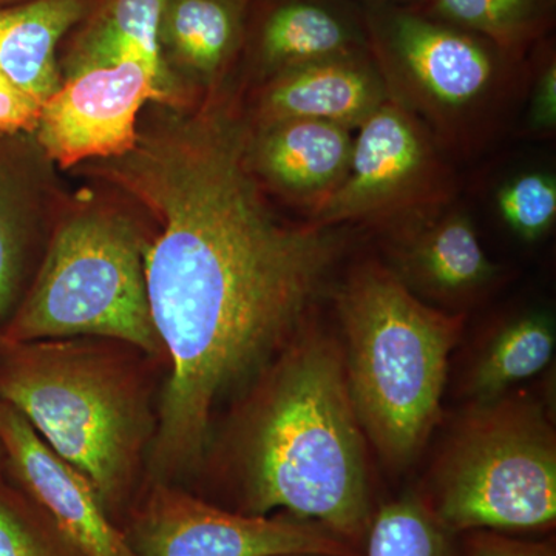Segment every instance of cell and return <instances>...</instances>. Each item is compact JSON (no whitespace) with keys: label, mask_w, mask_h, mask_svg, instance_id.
<instances>
[{"label":"cell","mask_w":556,"mask_h":556,"mask_svg":"<svg viewBox=\"0 0 556 556\" xmlns=\"http://www.w3.org/2000/svg\"><path fill=\"white\" fill-rule=\"evenodd\" d=\"M108 174L159 228L144 276L167 376L144 482L182 484L219 405L316 311L350 229L278 219L249 163V127L219 105L138 137Z\"/></svg>","instance_id":"6da1fadb"},{"label":"cell","mask_w":556,"mask_h":556,"mask_svg":"<svg viewBox=\"0 0 556 556\" xmlns=\"http://www.w3.org/2000/svg\"><path fill=\"white\" fill-rule=\"evenodd\" d=\"M197 495L252 517L285 511L362 551L376 514L371 448L339 336L316 311L260 368L212 430Z\"/></svg>","instance_id":"7a4b0ae2"},{"label":"cell","mask_w":556,"mask_h":556,"mask_svg":"<svg viewBox=\"0 0 556 556\" xmlns=\"http://www.w3.org/2000/svg\"><path fill=\"white\" fill-rule=\"evenodd\" d=\"M155 362L118 340L0 336V401L89 478L118 527L144 484L156 433Z\"/></svg>","instance_id":"3957f363"},{"label":"cell","mask_w":556,"mask_h":556,"mask_svg":"<svg viewBox=\"0 0 556 556\" xmlns=\"http://www.w3.org/2000/svg\"><path fill=\"white\" fill-rule=\"evenodd\" d=\"M332 300L358 422L387 470L404 473L441 420L467 316L427 305L379 257L354 262Z\"/></svg>","instance_id":"277c9868"},{"label":"cell","mask_w":556,"mask_h":556,"mask_svg":"<svg viewBox=\"0 0 556 556\" xmlns=\"http://www.w3.org/2000/svg\"><path fill=\"white\" fill-rule=\"evenodd\" d=\"M364 16L388 98L426 127L448 160L475 159L514 131L532 53H508L420 9H371Z\"/></svg>","instance_id":"5b68a950"},{"label":"cell","mask_w":556,"mask_h":556,"mask_svg":"<svg viewBox=\"0 0 556 556\" xmlns=\"http://www.w3.org/2000/svg\"><path fill=\"white\" fill-rule=\"evenodd\" d=\"M442 526L547 532L556 521V431L546 402L517 390L466 402L419 489Z\"/></svg>","instance_id":"8992f818"},{"label":"cell","mask_w":556,"mask_h":556,"mask_svg":"<svg viewBox=\"0 0 556 556\" xmlns=\"http://www.w3.org/2000/svg\"><path fill=\"white\" fill-rule=\"evenodd\" d=\"M0 336L11 342L118 340L166 362L150 313L144 239L112 215L68 219Z\"/></svg>","instance_id":"52a82bcc"},{"label":"cell","mask_w":556,"mask_h":556,"mask_svg":"<svg viewBox=\"0 0 556 556\" xmlns=\"http://www.w3.org/2000/svg\"><path fill=\"white\" fill-rule=\"evenodd\" d=\"M356 130L345 179L306 217L308 225L371 236L399 218L457 199L452 163L396 101L388 98Z\"/></svg>","instance_id":"ba28073f"},{"label":"cell","mask_w":556,"mask_h":556,"mask_svg":"<svg viewBox=\"0 0 556 556\" xmlns=\"http://www.w3.org/2000/svg\"><path fill=\"white\" fill-rule=\"evenodd\" d=\"M119 529L135 556H362L316 522L239 514L175 482H146Z\"/></svg>","instance_id":"9c48e42d"},{"label":"cell","mask_w":556,"mask_h":556,"mask_svg":"<svg viewBox=\"0 0 556 556\" xmlns=\"http://www.w3.org/2000/svg\"><path fill=\"white\" fill-rule=\"evenodd\" d=\"M371 236L382 249L380 260L405 288L445 313L467 316L506 280L456 200L399 218Z\"/></svg>","instance_id":"30bf717a"},{"label":"cell","mask_w":556,"mask_h":556,"mask_svg":"<svg viewBox=\"0 0 556 556\" xmlns=\"http://www.w3.org/2000/svg\"><path fill=\"white\" fill-rule=\"evenodd\" d=\"M163 83L164 73L142 62L75 70L40 105V148L61 167L126 155L138 142L139 110L163 98Z\"/></svg>","instance_id":"8fae6325"},{"label":"cell","mask_w":556,"mask_h":556,"mask_svg":"<svg viewBox=\"0 0 556 556\" xmlns=\"http://www.w3.org/2000/svg\"><path fill=\"white\" fill-rule=\"evenodd\" d=\"M0 450L5 477L38 504L84 555L135 556L89 478L54 452L31 424L3 401Z\"/></svg>","instance_id":"7c38bea8"},{"label":"cell","mask_w":556,"mask_h":556,"mask_svg":"<svg viewBox=\"0 0 556 556\" xmlns=\"http://www.w3.org/2000/svg\"><path fill=\"white\" fill-rule=\"evenodd\" d=\"M243 49L269 78L287 70L364 53V9L354 0H251Z\"/></svg>","instance_id":"4fadbf2b"},{"label":"cell","mask_w":556,"mask_h":556,"mask_svg":"<svg viewBox=\"0 0 556 556\" xmlns=\"http://www.w3.org/2000/svg\"><path fill=\"white\" fill-rule=\"evenodd\" d=\"M353 142V130L339 124L280 121L249 127V163L260 185L305 207L309 217L345 179Z\"/></svg>","instance_id":"5bb4252c"},{"label":"cell","mask_w":556,"mask_h":556,"mask_svg":"<svg viewBox=\"0 0 556 556\" xmlns=\"http://www.w3.org/2000/svg\"><path fill=\"white\" fill-rule=\"evenodd\" d=\"M387 100L386 83L369 51L311 62L269 78L260 94L258 127L311 119L356 130Z\"/></svg>","instance_id":"9a60e30c"},{"label":"cell","mask_w":556,"mask_h":556,"mask_svg":"<svg viewBox=\"0 0 556 556\" xmlns=\"http://www.w3.org/2000/svg\"><path fill=\"white\" fill-rule=\"evenodd\" d=\"M556 329L547 309L508 311L471 345L457 390L466 402L490 401L517 390L554 361Z\"/></svg>","instance_id":"2e32d148"},{"label":"cell","mask_w":556,"mask_h":556,"mask_svg":"<svg viewBox=\"0 0 556 556\" xmlns=\"http://www.w3.org/2000/svg\"><path fill=\"white\" fill-rule=\"evenodd\" d=\"M93 0H25L0 9V72L43 104L61 87L56 51Z\"/></svg>","instance_id":"e0dca14e"},{"label":"cell","mask_w":556,"mask_h":556,"mask_svg":"<svg viewBox=\"0 0 556 556\" xmlns=\"http://www.w3.org/2000/svg\"><path fill=\"white\" fill-rule=\"evenodd\" d=\"M251 0H166L161 51L182 67L214 78L243 49Z\"/></svg>","instance_id":"ac0fdd59"},{"label":"cell","mask_w":556,"mask_h":556,"mask_svg":"<svg viewBox=\"0 0 556 556\" xmlns=\"http://www.w3.org/2000/svg\"><path fill=\"white\" fill-rule=\"evenodd\" d=\"M166 0H104L73 47L72 72L142 62L164 73L160 27Z\"/></svg>","instance_id":"d6986e66"},{"label":"cell","mask_w":556,"mask_h":556,"mask_svg":"<svg viewBox=\"0 0 556 556\" xmlns=\"http://www.w3.org/2000/svg\"><path fill=\"white\" fill-rule=\"evenodd\" d=\"M419 9L522 58L551 38L556 22V0H424Z\"/></svg>","instance_id":"ffe728a7"},{"label":"cell","mask_w":556,"mask_h":556,"mask_svg":"<svg viewBox=\"0 0 556 556\" xmlns=\"http://www.w3.org/2000/svg\"><path fill=\"white\" fill-rule=\"evenodd\" d=\"M9 137L0 134V328L30 285V211L17 156L7 144Z\"/></svg>","instance_id":"44dd1931"},{"label":"cell","mask_w":556,"mask_h":556,"mask_svg":"<svg viewBox=\"0 0 556 556\" xmlns=\"http://www.w3.org/2000/svg\"><path fill=\"white\" fill-rule=\"evenodd\" d=\"M419 489L376 508L362 556H463Z\"/></svg>","instance_id":"7402d4cb"},{"label":"cell","mask_w":556,"mask_h":556,"mask_svg":"<svg viewBox=\"0 0 556 556\" xmlns=\"http://www.w3.org/2000/svg\"><path fill=\"white\" fill-rule=\"evenodd\" d=\"M0 556H86L0 467Z\"/></svg>","instance_id":"603a6c76"},{"label":"cell","mask_w":556,"mask_h":556,"mask_svg":"<svg viewBox=\"0 0 556 556\" xmlns=\"http://www.w3.org/2000/svg\"><path fill=\"white\" fill-rule=\"evenodd\" d=\"M501 222L525 243L551 233L556 219V179L551 172L529 170L507 178L495 192Z\"/></svg>","instance_id":"cb8c5ba5"},{"label":"cell","mask_w":556,"mask_h":556,"mask_svg":"<svg viewBox=\"0 0 556 556\" xmlns=\"http://www.w3.org/2000/svg\"><path fill=\"white\" fill-rule=\"evenodd\" d=\"M518 123L522 137H554L556 129V50L547 38L532 50V78Z\"/></svg>","instance_id":"d4e9b609"},{"label":"cell","mask_w":556,"mask_h":556,"mask_svg":"<svg viewBox=\"0 0 556 556\" xmlns=\"http://www.w3.org/2000/svg\"><path fill=\"white\" fill-rule=\"evenodd\" d=\"M460 536L463 556H556L552 543H536L493 530H473Z\"/></svg>","instance_id":"484cf974"},{"label":"cell","mask_w":556,"mask_h":556,"mask_svg":"<svg viewBox=\"0 0 556 556\" xmlns=\"http://www.w3.org/2000/svg\"><path fill=\"white\" fill-rule=\"evenodd\" d=\"M40 104L17 89L0 72V134H33L38 127Z\"/></svg>","instance_id":"4316f807"},{"label":"cell","mask_w":556,"mask_h":556,"mask_svg":"<svg viewBox=\"0 0 556 556\" xmlns=\"http://www.w3.org/2000/svg\"><path fill=\"white\" fill-rule=\"evenodd\" d=\"M364 10L371 9H419L424 0H354Z\"/></svg>","instance_id":"83f0119b"},{"label":"cell","mask_w":556,"mask_h":556,"mask_svg":"<svg viewBox=\"0 0 556 556\" xmlns=\"http://www.w3.org/2000/svg\"><path fill=\"white\" fill-rule=\"evenodd\" d=\"M270 556H336V555H325V554H303V552H295V554H278Z\"/></svg>","instance_id":"f1b7e54d"},{"label":"cell","mask_w":556,"mask_h":556,"mask_svg":"<svg viewBox=\"0 0 556 556\" xmlns=\"http://www.w3.org/2000/svg\"><path fill=\"white\" fill-rule=\"evenodd\" d=\"M25 2V0H0V9L2 7L16 5V3Z\"/></svg>","instance_id":"f546056e"},{"label":"cell","mask_w":556,"mask_h":556,"mask_svg":"<svg viewBox=\"0 0 556 556\" xmlns=\"http://www.w3.org/2000/svg\"><path fill=\"white\" fill-rule=\"evenodd\" d=\"M0 464H2V450H0Z\"/></svg>","instance_id":"4dcf8cb0"}]
</instances>
